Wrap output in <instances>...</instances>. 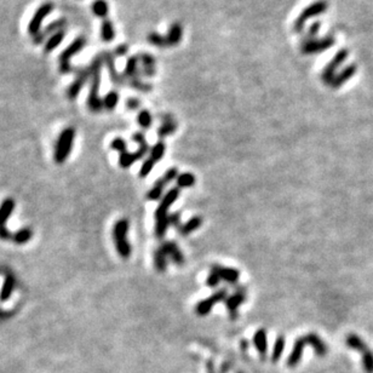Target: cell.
Listing matches in <instances>:
<instances>
[{
	"label": "cell",
	"instance_id": "27",
	"mask_svg": "<svg viewBox=\"0 0 373 373\" xmlns=\"http://www.w3.org/2000/svg\"><path fill=\"white\" fill-rule=\"evenodd\" d=\"M345 344H347L348 348L359 351L360 354H362L363 351H366L368 349L366 342L363 341L361 337H359V336L355 335V333H350V335L347 336V338H345Z\"/></svg>",
	"mask_w": 373,
	"mask_h": 373
},
{
	"label": "cell",
	"instance_id": "28",
	"mask_svg": "<svg viewBox=\"0 0 373 373\" xmlns=\"http://www.w3.org/2000/svg\"><path fill=\"white\" fill-rule=\"evenodd\" d=\"M65 35H66V32H65V30H60V32L55 33L54 35L48 36L47 41L45 42V45H44V51H45V54L51 52V51H54L55 48L59 47L61 42H62V41H63V39H65Z\"/></svg>",
	"mask_w": 373,
	"mask_h": 373
},
{
	"label": "cell",
	"instance_id": "49",
	"mask_svg": "<svg viewBox=\"0 0 373 373\" xmlns=\"http://www.w3.org/2000/svg\"><path fill=\"white\" fill-rule=\"evenodd\" d=\"M139 105H141V102H139L137 98H127L126 107L129 109H131V111H136V109H138Z\"/></svg>",
	"mask_w": 373,
	"mask_h": 373
},
{
	"label": "cell",
	"instance_id": "37",
	"mask_svg": "<svg viewBox=\"0 0 373 373\" xmlns=\"http://www.w3.org/2000/svg\"><path fill=\"white\" fill-rule=\"evenodd\" d=\"M92 11L97 17H105L108 15L109 8L105 0H95L92 4Z\"/></svg>",
	"mask_w": 373,
	"mask_h": 373
},
{
	"label": "cell",
	"instance_id": "43",
	"mask_svg": "<svg viewBox=\"0 0 373 373\" xmlns=\"http://www.w3.org/2000/svg\"><path fill=\"white\" fill-rule=\"evenodd\" d=\"M130 84H131V86L135 87L136 90L142 91V92H150L151 89H153V87H151V85L143 83V81L139 79V77L130 79Z\"/></svg>",
	"mask_w": 373,
	"mask_h": 373
},
{
	"label": "cell",
	"instance_id": "45",
	"mask_svg": "<svg viewBox=\"0 0 373 373\" xmlns=\"http://www.w3.org/2000/svg\"><path fill=\"white\" fill-rule=\"evenodd\" d=\"M320 28H321L320 21H315L314 23H311L307 32V40H314V39H316Z\"/></svg>",
	"mask_w": 373,
	"mask_h": 373
},
{
	"label": "cell",
	"instance_id": "1",
	"mask_svg": "<svg viewBox=\"0 0 373 373\" xmlns=\"http://www.w3.org/2000/svg\"><path fill=\"white\" fill-rule=\"evenodd\" d=\"M104 63L102 55L97 56L91 61V65L89 66L91 72V84H90V92L87 97V105L92 112H101V109L104 107L103 105V99L99 98L98 91L101 87V78H102V66Z\"/></svg>",
	"mask_w": 373,
	"mask_h": 373
},
{
	"label": "cell",
	"instance_id": "47",
	"mask_svg": "<svg viewBox=\"0 0 373 373\" xmlns=\"http://www.w3.org/2000/svg\"><path fill=\"white\" fill-rule=\"evenodd\" d=\"M220 283H221L220 277H218L217 274H215L214 272H211L210 275L206 279V285H207L208 287H217Z\"/></svg>",
	"mask_w": 373,
	"mask_h": 373
},
{
	"label": "cell",
	"instance_id": "18",
	"mask_svg": "<svg viewBox=\"0 0 373 373\" xmlns=\"http://www.w3.org/2000/svg\"><path fill=\"white\" fill-rule=\"evenodd\" d=\"M211 272H214L215 274H217L220 277L221 280L227 281L229 284H236L238 283L239 278H240V273L236 271L234 268H226V267L214 264L211 267Z\"/></svg>",
	"mask_w": 373,
	"mask_h": 373
},
{
	"label": "cell",
	"instance_id": "3",
	"mask_svg": "<svg viewBox=\"0 0 373 373\" xmlns=\"http://www.w3.org/2000/svg\"><path fill=\"white\" fill-rule=\"evenodd\" d=\"M127 230H129V221L125 220V218L118 221L113 228V239L115 242V247H117V251L120 254V257H123L125 259L130 258V256L132 253L131 245H130V242L126 239Z\"/></svg>",
	"mask_w": 373,
	"mask_h": 373
},
{
	"label": "cell",
	"instance_id": "5",
	"mask_svg": "<svg viewBox=\"0 0 373 373\" xmlns=\"http://www.w3.org/2000/svg\"><path fill=\"white\" fill-rule=\"evenodd\" d=\"M327 9H329V4H327V2H325V0H317V2L311 3V4L307 6V8L298 15V17L296 18L295 23H293V29H295L297 33L302 32V30L304 29L305 23H307L310 18L320 16L324 12H326Z\"/></svg>",
	"mask_w": 373,
	"mask_h": 373
},
{
	"label": "cell",
	"instance_id": "21",
	"mask_svg": "<svg viewBox=\"0 0 373 373\" xmlns=\"http://www.w3.org/2000/svg\"><path fill=\"white\" fill-rule=\"evenodd\" d=\"M102 56H103V61H104V65L107 66V68H108V72H109V75H111L112 81H113L115 85H123L124 77H121V75L118 74L113 55L109 52V51H104V52L102 54Z\"/></svg>",
	"mask_w": 373,
	"mask_h": 373
},
{
	"label": "cell",
	"instance_id": "6",
	"mask_svg": "<svg viewBox=\"0 0 373 373\" xmlns=\"http://www.w3.org/2000/svg\"><path fill=\"white\" fill-rule=\"evenodd\" d=\"M348 56H349V51L347 48H341L335 57L327 63V66L324 68L323 74H321V79L327 85H331L332 80L335 79L336 74H337V69L347 61Z\"/></svg>",
	"mask_w": 373,
	"mask_h": 373
},
{
	"label": "cell",
	"instance_id": "9",
	"mask_svg": "<svg viewBox=\"0 0 373 373\" xmlns=\"http://www.w3.org/2000/svg\"><path fill=\"white\" fill-rule=\"evenodd\" d=\"M15 210V200L11 198L5 199L0 205V239L2 240H12V236L8 229H6V222L10 218L11 214Z\"/></svg>",
	"mask_w": 373,
	"mask_h": 373
},
{
	"label": "cell",
	"instance_id": "12",
	"mask_svg": "<svg viewBox=\"0 0 373 373\" xmlns=\"http://www.w3.org/2000/svg\"><path fill=\"white\" fill-rule=\"evenodd\" d=\"M245 301H246V291L244 287H239L234 295L228 296V298L224 302H226L227 309L229 310L230 319L235 320L238 317V309Z\"/></svg>",
	"mask_w": 373,
	"mask_h": 373
},
{
	"label": "cell",
	"instance_id": "50",
	"mask_svg": "<svg viewBox=\"0 0 373 373\" xmlns=\"http://www.w3.org/2000/svg\"><path fill=\"white\" fill-rule=\"evenodd\" d=\"M127 52H129V47H127V45L125 44L117 46V48H115V51H114V54L117 55V56H125Z\"/></svg>",
	"mask_w": 373,
	"mask_h": 373
},
{
	"label": "cell",
	"instance_id": "17",
	"mask_svg": "<svg viewBox=\"0 0 373 373\" xmlns=\"http://www.w3.org/2000/svg\"><path fill=\"white\" fill-rule=\"evenodd\" d=\"M308 345V341L305 336H302L299 337L297 341L295 342V345H293V349L291 351L289 359H287V366L289 367H296L298 365L299 361L302 359V354H303V349Z\"/></svg>",
	"mask_w": 373,
	"mask_h": 373
},
{
	"label": "cell",
	"instance_id": "51",
	"mask_svg": "<svg viewBox=\"0 0 373 373\" xmlns=\"http://www.w3.org/2000/svg\"><path fill=\"white\" fill-rule=\"evenodd\" d=\"M132 139L136 142V143H138V145L147 143V141H145L144 135L142 132H136L135 135L132 136Z\"/></svg>",
	"mask_w": 373,
	"mask_h": 373
},
{
	"label": "cell",
	"instance_id": "23",
	"mask_svg": "<svg viewBox=\"0 0 373 373\" xmlns=\"http://www.w3.org/2000/svg\"><path fill=\"white\" fill-rule=\"evenodd\" d=\"M139 62L142 65V72L145 77H154L156 73L155 59L150 54L141 52L138 55Z\"/></svg>",
	"mask_w": 373,
	"mask_h": 373
},
{
	"label": "cell",
	"instance_id": "31",
	"mask_svg": "<svg viewBox=\"0 0 373 373\" xmlns=\"http://www.w3.org/2000/svg\"><path fill=\"white\" fill-rule=\"evenodd\" d=\"M201 224H202V218L200 216H194L193 218H190L186 224H183V226L181 227L180 233L183 236H186L188 234H190V233H193L194 230L199 229L200 227H201Z\"/></svg>",
	"mask_w": 373,
	"mask_h": 373
},
{
	"label": "cell",
	"instance_id": "34",
	"mask_svg": "<svg viewBox=\"0 0 373 373\" xmlns=\"http://www.w3.org/2000/svg\"><path fill=\"white\" fill-rule=\"evenodd\" d=\"M285 343H286V339H285L284 336H279V337L275 339L274 348H273V355H272L273 362H277L278 360L281 357V355H283L284 349H285Z\"/></svg>",
	"mask_w": 373,
	"mask_h": 373
},
{
	"label": "cell",
	"instance_id": "36",
	"mask_svg": "<svg viewBox=\"0 0 373 373\" xmlns=\"http://www.w3.org/2000/svg\"><path fill=\"white\" fill-rule=\"evenodd\" d=\"M176 182H177V187L180 188H189L193 187L195 184V176L193 174H189V172H186V174H181L178 175V177L176 178Z\"/></svg>",
	"mask_w": 373,
	"mask_h": 373
},
{
	"label": "cell",
	"instance_id": "24",
	"mask_svg": "<svg viewBox=\"0 0 373 373\" xmlns=\"http://www.w3.org/2000/svg\"><path fill=\"white\" fill-rule=\"evenodd\" d=\"M182 38H183V27L181 23L174 22L170 26L166 34V41H168V46H177L180 44Z\"/></svg>",
	"mask_w": 373,
	"mask_h": 373
},
{
	"label": "cell",
	"instance_id": "2",
	"mask_svg": "<svg viewBox=\"0 0 373 373\" xmlns=\"http://www.w3.org/2000/svg\"><path fill=\"white\" fill-rule=\"evenodd\" d=\"M180 188L176 187L170 189L165 196L162 199L159 207L155 211V234L157 238H163L170 226V215L168 214L170 206H171L180 196Z\"/></svg>",
	"mask_w": 373,
	"mask_h": 373
},
{
	"label": "cell",
	"instance_id": "29",
	"mask_svg": "<svg viewBox=\"0 0 373 373\" xmlns=\"http://www.w3.org/2000/svg\"><path fill=\"white\" fill-rule=\"evenodd\" d=\"M15 289V278L12 275H8L3 283L2 289H0V301L5 302L11 297L12 291Z\"/></svg>",
	"mask_w": 373,
	"mask_h": 373
},
{
	"label": "cell",
	"instance_id": "41",
	"mask_svg": "<svg viewBox=\"0 0 373 373\" xmlns=\"http://www.w3.org/2000/svg\"><path fill=\"white\" fill-rule=\"evenodd\" d=\"M148 41L150 42L153 46H156V47H165L168 46V41H166V36H164L162 34H159V33L156 32H151L148 34L147 36Z\"/></svg>",
	"mask_w": 373,
	"mask_h": 373
},
{
	"label": "cell",
	"instance_id": "14",
	"mask_svg": "<svg viewBox=\"0 0 373 373\" xmlns=\"http://www.w3.org/2000/svg\"><path fill=\"white\" fill-rule=\"evenodd\" d=\"M90 77H91V72H90L89 67H87V68L80 69V71L77 73V78H75L74 83L68 87V91H67V96H68L69 99L77 98L79 92H80L81 89H83L84 85L86 84V81L89 80Z\"/></svg>",
	"mask_w": 373,
	"mask_h": 373
},
{
	"label": "cell",
	"instance_id": "54",
	"mask_svg": "<svg viewBox=\"0 0 373 373\" xmlns=\"http://www.w3.org/2000/svg\"><path fill=\"white\" fill-rule=\"evenodd\" d=\"M236 373H244V372H241V371H239V372H236Z\"/></svg>",
	"mask_w": 373,
	"mask_h": 373
},
{
	"label": "cell",
	"instance_id": "15",
	"mask_svg": "<svg viewBox=\"0 0 373 373\" xmlns=\"http://www.w3.org/2000/svg\"><path fill=\"white\" fill-rule=\"evenodd\" d=\"M66 24H67L66 18H60V20L54 21V22L48 24L44 30H41V32H39L35 36H33V39H34V44L36 45L41 44V42L44 41L48 35L51 36V35H54L55 33L60 32V30H63V28L66 27Z\"/></svg>",
	"mask_w": 373,
	"mask_h": 373
},
{
	"label": "cell",
	"instance_id": "26",
	"mask_svg": "<svg viewBox=\"0 0 373 373\" xmlns=\"http://www.w3.org/2000/svg\"><path fill=\"white\" fill-rule=\"evenodd\" d=\"M176 130H177V123H176L174 118L171 115H165L163 118V124L162 126L157 129V136L160 138L168 137V136L172 135Z\"/></svg>",
	"mask_w": 373,
	"mask_h": 373
},
{
	"label": "cell",
	"instance_id": "46",
	"mask_svg": "<svg viewBox=\"0 0 373 373\" xmlns=\"http://www.w3.org/2000/svg\"><path fill=\"white\" fill-rule=\"evenodd\" d=\"M111 147H112V148H113V149H114V150L119 151V153H120V154H123V153H125V151H127V149H126V143H125V141H124V139H123V138H120V137H117V138H114V139H113V141H112V143H111Z\"/></svg>",
	"mask_w": 373,
	"mask_h": 373
},
{
	"label": "cell",
	"instance_id": "33",
	"mask_svg": "<svg viewBox=\"0 0 373 373\" xmlns=\"http://www.w3.org/2000/svg\"><path fill=\"white\" fill-rule=\"evenodd\" d=\"M101 36L104 41H112L115 38V29L113 26V22L109 20L103 21L101 26Z\"/></svg>",
	"mask_w": 373,
	"mask_h": 373
},
{
	"label": "cell",
	"instance_id": "40",
	"mask_svg": "<svg viewBox=\"0 0 373 373\" xmlns=\"http://www.w3.org/2000/svg\"><path fill=\"white\" fill-rule=\"evenodd\" d=\"M165 144H164V142H157V143L154 145V147H151L150 149V159L153 160L154 163H159L160 160L163 159L164 154H165Z\"/></svg>",
	"mask_w": 373,
	"mask_h": 373
},
{
	"label": "cell",
	"instance_id": "11",
	"mask_svg": "<svg viewBox=\"0 0 373 373\" xmlns=\"http://www.w3.org/2000/svg\"><path fill=\"white\" fill-rule=\"evenodd\" d=\"M52 10H54L52 3H45V4H42L40 8L35 11L34 16L32 17V20H30V22L28 24V33L30 35L35 36L39 32H40L42 21L47 17V15Z\"/></svg>",
	"mask_w": 373,
	"mask_h": 373
},
{
	"label": "cell",
	"instance_id": "25",
	"mask_svg": "<svg viewBox=\"0 0 373 373\" xmlns=\"http://www.w3.org/2000/svg\"><path fill=\"white\" fill-rule=\"evenodd\" d=\"M253 344L257 348L258 353L260 354V357L264 359L267 356V350H268V338H267V331L260 329L254 333L253 336Z\"/></svg>",
	"mask_w": 373,
	"mask_h": 373
},
{
	"label": "cell",
	"instance_id": "35",
	"mask_svg": "<svg viewBox=\"0 0 373 373\" xmlns=\"http://www.w3.org/2000/svg\"><path fill=\"white\" fill-rule=\"evenodd\" d=\"M30 239H32V230L29 228H23L21 230H18L12 236V241L17 245H23L27 244Z\"/></svg>",
	"mask_w": 373,
	"mask_h": 373
},
{
	"label": "cell",
	"instance_id": "8",
	"mask_svg": "<svg viewBox=\"0 0 373 373\" xmlns=\"http://www.w3.org/2000/svg\"><path fill=\"white\" fill-rule=\"evenodd\" d=\"M336 44V39L333 36H325L321 39H314V40H305L302 44L301 51L303 55H314L320 54L323 51L329 50Z\"/></svg>",
	"mask_w": 373,
	"mask_h": 373
},
{
	"label": "cell",
	"instance_id": "10",
	"mask_svg": "<svg viewBox=\"0 0 373 373\" xmlns=\"http://www.w3.org/2000/svg\"><path fill=\"white\" fill-rule=\"evenodd\" d=\"M227 298H228V291L226 289L217 291V292H215L211 297L202 299V301H200L198 304H196L195 313L198 314L199 316H206L207 314H210V311L212 310V308H214V305L216 304V303L226 301Z\"/></svg>",
	"mask_w": 373,
	"mask_h": 373
},
{
	"label": "cell",
	"instance_id": "30",
	"mask_svg": "<svg viewBox=\"0 0 373 373\" xmlns=\"http://www.w3.org/2000/svg\"><path fill=\"white\" fill-rule=\"evenodd\" d=\"M138 63H139L138 56L130 57L126 62L125 69H124V77L130 79L138 77Z\"/></svg>",
	"mask_w": 373,
	"mask_h": 373
},
{
	"label": "cell",
	"instance_id": "32",
	"mask_svg": "<svg viewBox=\"0 0 373 373\" xmlns=\"http://www.w3.org/2000/svg\"><path fill=\"white\" fill-rule=\"evenodd\" d=\"M154 264L157 272H165L168 268V256L162 250V247H159L154 252Z\"/></svg>",
	"mask_w": 373,
	"mask_h": 373
},
{
	"label": "cell",
	"instance_id": "52",
	"mask_svg": "<svg viewBox=\"0 0 373 373\" xmlns=\"http://www.w3.org/2000/svg\"><path fill=\"white\" fill-rule=\"evenodd\" d=\"M230 367H232V363L230 362H224L222 365V367H221V372L220 373H228Z\"/></svg>",
	"mask_w": 373,
	"mask_h": 373
},
{
	"label": "cell",
	"instance_id": "20",
	"mask_svg": "<svg viewBox=\"0 0 373 373\" xmlns=\"http://www.w3.org/2000/svg\"><path fill=\"white\" fill-rule=\"evenodd\" d=\"M160 247H162V250L172 262L176 263L177 265H183L184 256L180 250V247L177 246V244H175L172 241H166Z\"/></svg>",
	"mask_w": 373,
	"mask_h": 373
},
{
	"label": "cell",
	"instance_id": "48",
	"mask_svg": "<svg viewBox=\"0 0 373 373\" xmlns=\"http://www.w3.org/2000/svg\"><path fill=\"white\" fill-rule=\"evenodd\" d=\"M169 220H170V224H171V226L176 227V228L180 229L181 227H182V224H181V214H180V212H176V214L170 215Z\"/></svg>",
	"mask_w": 373,
	"mask_h": 373
},
{
	"label": "cell",
	"instance_id": "13",
	"mask_svg": "<svg viewBox=\"0 0 373 373\" xmlns=\"http://www.w3.org/2000/svg\"><path fill=\"white\" fill-rule=\"evenodd\" d=\"M149 149H151V148H149V144L144 143V144L139 145L137 151H135V153H129V151H125V153L120 154L119 165L123 169L130 168V166H132L133 164L137 162V160L142 159V157H143L145 154L149 151Z\"/></svg>",
	"mask_w": 373,
	"mask_h": 373
},
{
	"label": "cell",
	"instance_id": "53",
	"mask_svg": "<svg viewBox=\"0 0 373 373\" xmlns=\"http://www.w3.org/2000/svg\"><path fill=\"white\" fill-rule=\"evenodd\" d=\"M206 367H207V373H216V372H215L214 362H212L211 360L207 363H206Z\"/></svg>",
	"mask_w": 373,
	"mask_h": 373
},
{
	"label": "cell",
	"instance_id": "42",
	"mask_svg": "<svg viewBox=\"0 0 373 373\" xmlns=\"http://www.w3.org/2000/svg\"><path fill=\"white\" fill-rule=\"evenodd\" d=\"M362 356V367L366 373H373V351L367 349L361 354Z\"/></svg>",
	"mask_w": 373,
	"mask_h": 373
},
{
	"label": "cell",
	"instance_id": "39",
	"mask_svg": "<svg viewBox=\"0 0 373 373\" xmlns=\"http://www.w3.org/2000/svg\"><path fill=\"white\" fill-rule=\"evenodd\" d=\"M137 123L138 125L143 129H148V127L151 126L153 124V117H151L150 112L147 111V109H143L137 115Z\"/></svg>",
	"mask_w": 373,
	"mask_h": 373
},
{
	"label": "cell",
	"instance_id": "4",
	"mask_svg": "<svg viewBox=\"0 0 373 373\" xmlns=\"http://www.w3.org/2000/svg\"><path fill=\"white\" fill-rule=\"evenodd\" d=\"M75 130L73 127H67L60 133L59 139L56 143V149H55V162L57 164H63L71 153L73 143H74Z\"/></svg>",
	"mask_w": 373,
	"mask_h": 373
},
{
	"label": "cell",
	"instance_id": "44",
	"mask_svg": "<svg viewBox=\"0 0 373 373\" xmlns=\"http://www.w3.org/2000/svg\"><path fill=\"white\" fill-rule=\"evenodd\" d=\"M154 165H155V163H154L150 157H148V159L143 163V165L141 166V169H139V174H138L139 177L141 178L147 177V176L151 172V170H153Z\"/></svg>",
	"mask_w": 373,
	"mask_h": 373
},
{
	"label": "cell",
	"instance_id": "7",
	"mask_svg": "<svg viewBox=\"0 0 373 373\" xmlns=\"http://www.w3.org/2000/svg\"><path fill=\"white\" fill-rule=\"evenodd\" d=\"M177 177H178V169L177 168L169 169L168 171L164 174L163 177H160L159 180L155 182V184H154L153 188H151L149 192H148L147 199L151 200V201H155V200L163 199L162 196H163L164 189H165L166 184H169L170 182L176 180Z\"/></svg>",
	"mask_w": 373,
	"mask_h": 373
},
{
	"label": "cell",
	"instance_id": "16",
	"mask_svg": "<svg viewBox=\"0 0 373 373\" xmlns=\"http://www.w3.org/2000/svg\"><path fill=\"white\" fill-rule=\"evenodd\" d=\"M85 44H86V39H85V36H79V38L75 39V40L73 41L62 54H61L60 63H69V61L72 60V57H74L75 55L83 50Z\"/></svg>",
	"mask_w": 373,
	"mask_h": 373
},
{
	"label": "cell",
	"instance_id": "22",
	"mask_svg": "<svg viewBox=\"0 0 373 373\" xmlns=\"http://www.w3.org/2000/svg\"><path fill=\"white\" fill-rule=\"evenodd\" d=\"M305 337H307L308 345H310V347L313 348L315 354H316L317 356L320 357L326 356V354L329 353V348H327L325 342H324L316 333L310 332L308 333V335H305Z\"/></svg>",
	"mask_w": 373,
	"mask_h": 373
},
{
	"label": "cell",
	"instance_id": "19",
	"mask_svg": "<svg viewBox=\"0 0 373 373\" xmlns=\"http://www.w3.org/2000/svg\"><path fill=\"white\" fill-rule=\"evenodd\" d=\"M356 71H357V67L356 65H354V63L353 65L344 67L341 72H338L337 74H336V77L332 80V83L330 86L333 87V89H338V87L343 86V85L347 83L349 79H351L354 75L356 74Z\"/></svg>",
	"mask_w": 373,
	"mask_h": 373
},
{
	"label": "cell",
	"instance_id": "38",
	"mask_svg": "<svg viewBox=\"0 0 373 373\" xmlns=\"http://www.w3.org/2000/svg\"><path fill=\"white\" fill-rule=\"evenodd\" d=\"M118 102H119V93L117 91H111L108 92L107 95L104 96L103 98V105H104L105 109L108 111H113V109L117 107Z\"/></svg>",
	"mask_w": 373,
	"mask_h": 373
}]
</instances>
